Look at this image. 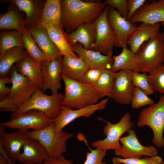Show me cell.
I'll return each mask as SVG.
<instances>
[{
    "label": "cell",
    "mask_w": 164,
    "mask_h": 164,
    "mask_svg": "<svg viewBox=\"0 0 164 164\" xmlns=\"http://www.w3.org/2000/svg\"><path fill=\"white\" fill-rule=\"evenodd\" d=\"M60 2L61 24L67 34L83 23L94 22L107 6L101 1L60 0Z\"/></svg>",
    "instance_id": "6da1fadb"
},
{
    "label": "cell",
    "mask_w": 164,
    "mask_h": 164,
    "mask_svg": "<svg viewBox=\"0 0 164 164\" xmlns=\"http://www.w3.org/2000/svg\"><path fill=\"white\" fill-rule=\"evenodd\" d=\"M65 85L63 106L78 109L98 103L101 99L94 87L71 79L61 74Z\"/></svg>",
    "instance_id": "7a4b0ae2"
},
{
    "label": "cell",
    "mask_w": 164,
    "mask_h": 164,
    "mask_svg": "<svg viewBox=\"0 0 164 164\" xmlns=\"http://www.w3.org/2000/svg\"><path fill=\"white\" fill-rule=\"evenodd\" d=\"M64 97V94L62 93L49 95L44 94L42 90L38 89L28 101L12 113L10 120L32 110L41 111L49 118L54 119L61 111Z\"/></svg>",
    "instance_id": "3957f363"
},
{
    "label": "cell",
    "mask_w": 164,
    "mask_h": 164,
    "mask_svg": "<svg viewBox=\"0 0 164 164\" xmlns=\"http://www.w3.org/2000/svg\"><path fill=\"white\" fill-rule=\"evenodd\" d=\"M137 125L138 127L149 126L153 133L152 144L157 147L164 146V95L160 96L158 102L149 105L140 111Z\"/></svg>",
    "instance_id": "277c9868"
},
{
    "label": "cell",
    "mask_w": 164,
    "mask_h": 164,
    "mask_svg": "<svg viewBox=\"0 0 164 164\" xmlns=\"http://www.w3.org/2000/svg\"><path fill=\"white\" fill-rule=\"evenodd\" d=\"M140 72L150 73L164 63V32L159 31L144 43L136 53Z\"/></svg>",
    "instance_id": "5b68a950"
},
{
    "label": "cell",
    "mask_w": 164,
    "mask_h": 164,
    "mask_svg": "<svg viewBox=\"0 0 164 164\" xmlns=\"http://www.w3.org/2000/svg\"><path fill=\"white\" fill-rule=\"evenodd\" d=\"M29 138L38 141L48 152L49 157L55 158L66 151L67 141L73 136V133L64 131L57 133L53 121L42 129L26 132Z\"/></svg>",
    "instance_id": "8992f818"
},
{
    "label": "cell",
    "mask_w": 164,
    "mask_h": 164,
    "mask_svg": "<svg viewBox=\"0 0 164 164\" xmlns=\"http://www.w3.org/2000/svg\"><path fill=\"white\" fill-rule=\"evenodd\" d=\"M98 119L106 124L103 128V133L106 138L92 142L91 145L95 148L106 150L120 149L122 147L120 142L121 136L126 132L132 129L134 124L131 121L132 117L128 112H125L117 123L113 124L101 117Z\"/></svg>",
    "instance_id": "52a82bcc"
},
{
    "label": "cell",
    "mask_w": 164,
    "mask_h": 164,
    "mask_svg": "<svg viewBox=\"0 0 164 164\" xmlns=\"http://www.w3.org/2000/svg\"><path fill=\"white\" fill-rule=\"evenodd\" d=\"M108 6H106L96 20V37L92 50L103 54H112L116 40V35L108 20Z\"/></svg>",
    "instance_id": "ba28073f"
},
{
    "label": "cell",
    "mask_w": 164,
    "mask_h": 164,
    "mask_svg": "<svg viewBox=\"0 0 164 164\" xmlns=\"http://www.w3.org/2000/svg\"><path fill=\"white\" fill-rule=\"evenodd\" d=\"M127 133V135L121 137L120 139L121 148L114 150V154L117 156L126 159L158 155V150L153 146H144L140 143L134 129H132Z\"/></svg>",
    "instance_id": "9c48e42d"
},
{
    "label": "cell",
    "mask_w": 164,
    "mask_h": 164,
    "mask_svg": "<svg viewBox=\"0 0 164 164\" xmlns=\"http://www.w3.org/2000/svg\"><path fill=\"white\" fill-rule=\"evenodd\" d=\"M53 121V119L48 118L43 112L32 110L14 119L2 122L0 125L4 127L27 132L29 129L34 131L42 129Z\"/></svg>",
    "instance_id": "30bf717a"
},
{
    "label": "cell",
    "mask_w": 164,
    "mask_h": 164,
    "mask_svg": "<svg viewBox=\"0 0 164 164\" xmlns=\"http://www.w3.org/2000/svg\"><path fill=\"white\" fill-rule=\"evenodd\" d=\"M10 73L12 86L8 97L19 108L28 101L38 89L28 78L18 72L15 65L12 67Z\"/></svg>",
    "instance_id": "8fae6325"
},
{
    "label": "cell",
    "mask_w": 164,
    "mask_h": 164,
    "mask_svg": "<svg viewBox=\"0 0 164 164\" xmlns=\"http://www.w3.org/2000/svg\"><path fill=\"white\" fill-rule=\"evenodd\" d=\"M108 100L107 98L96 104L76 110L62 105L60 114L53 119L57 133L61 134L63 128L75 119L81 117H89L95 111L104 109Z\"/></svg>",
    "instance_id": "7c38bea8"
},
{
    "label": "cell",
    "mask_w": 164,
    "mask_h": 164,
    "mask_svg": "<svg viewBox=\"0 0 164 164\" xmlns=\"http://www.w3.org/2000/svg\"><path fill=\"white\" fill-rule=\"evenodd\" d=\"M107 18L116 36L115 47H127L128 39L137 26L136 23L126 19L117 10L109 6Z\"/></svg>",
    "instance_id": "4fadbf2b"
},
{
    "label": "cell",
    "mask_w": 164,
    "mask_h": 164,
    "mask_svg": "<svg viewBox=\"0 0 164 164\" xmlns=\"http://www.w3.org/2000/svg\"><path fill=\"white\" fill-rule=\"evenodd\" d=\"M132 72L129 70H121L115 72L111 97L118 104H131L135 87L132 81Z\"/></svg>",
    "instance_id": "5bb4252c"
},
{
    "label": "cell",
    "mask_w": 164,
    "mask_h": 164,
    "mask_svg": "<svg viewBox=\"0 0 164 164\" xmlns=\"http://www.w3.org/2000/svg\"><path fill=\"white\" fill-rule=\"evenodd\" d=\"M62 58L51 61H44L42 63L40 67L43 79L42 90L43 92L50 90L52 94L58 93L61 87Z\"/></svg>",
    "instance_id": "9a60e30c"
},
{
    "label": "cell",
    "mask_w": 164,
    "mask_h": 164,
    "mask_svg": "<svg viewBox=\"0 0 164 164\" xmlns=\"http://www.w3.org/2000/svg\"><path fill=\"white\" fill-rule=\"evenodd\" d=\"M128 20L133 23L144 22L151 24L164 22V0L151 3L148 2Z\"/></svg>",
    "instance_id": "2e32d148"
},
{
    "label": "cell",
    "mask_w": 164,
    "mask_h": 164,
    "mask_svg": "<svg viewBox=\"0 0 164 164\" xmlns=\"http://www.w3.org/2000/svg\"><path fill=\"white\" fill-rule=\"evenodd\" d=\"M73 47L74 53L87 64L90 69L111 70L113 63L112 54L105 55L99 51L86 49L79 43L75 44Z\"/></svg>",
    "instance_id": "e0dca14e"
},
{
    "label": "cell",
    "mask_w": 164,
    "mask_h": 164,
    "mask_svg": "<svg viewBox=\"0 0 164 164\" xmlns=\"http://www.w3.org/2000/svg\"><path fill=\"white\" fill-rule=\"evenodd\" d=\"M4 127L0 125V142L12 159L15 162L21 153V149L29 138L26 132L20 130L5 133Z\"/></svg>",
    "instance_id": "ac0fdd59"
},
{
    "label": "cell",
    "mask_w": 164,
    "mask_h": 164,
    "mask_svg": "<svg viewBox=\"0 0 164 164\" xmlns=\"http://www.w3.org/2000/svg\"><path fill=\"white\" fill-rule=\"evenodd\" d=\"M27 29L50 61L63 58V56L50 38L45 27L38 24Z\"/></svg>",
    "instance_id": "d6986e66"
},
{
    "label": "cell",
    "mask_w": 164,
    "mask_h": 164,
    "mask_svg": "<svg viewBox=\"0 0 164 164\" xmlns=\"http://www.w3.org/2000/svg\"><path fill=\"white\" fill-rule=\"evenodd\" d=\"M14 4L18 9L24 12V19L26 29L39 24L46 1L41 0H11L8 1Z\"/></svg>",
    "instance_id": "ffe728a7"
},
{
    "label": "cell",
    "mask_w": 164,
    "mask_h": 164,
    "mask_svg": "<svg viewBox=\"0 0 164 164\" xmlns=\"http://www.w3.org/2000/svg\"><path fill=\"white\" fill-rule=\"evenodd\" d=\"M160 23L151 24L141 22L137 26L129 36L127 45L130 46V50L136 53L141 46L155 36L159 31Z\"/></svg>",
    "instance_id": "44dd1931"
},
{
    "label": "cell",
    "mask_w": 164,
    "mask_h": 164,
    "mask_svg": "<svg viewBox=\"0 0 164 164\" xmlns=\"http://www.w3.org/2000/svg\"><path fill=\"white\" fill-rule=\"evenodd\" d=\"M18 161L22 164L43 163L49 157L46 150L38 141L29 138L25 144Z\"/></svg>",
    "instance_id": "7402d4cb"
},
{
    "label": "cell",
    "mask_w": 164,
    "mask_h": 164,
    "mask_svg": "<svg viewBox=\"0 0 164 164\" xmlns=\"http://www.w3.org/2000/svg\"><path fill=\"white\" fill-rule=\"evenodd\" d=\"M96 20L93 22L83 23L74 31L67 34L72 46L77 43H79L85 49L92 50L96 39Z\"/></svg>",
    "instance_id": "603a6c76"
},
{
    "label": "cell",
    "mask_w": 164,
    "mask_h": 164,
    "mask_svg": "<svg viewBox=\"0 0 164 164\" xmlns=\"http://www.w3.org/2000/svg\"><path fill=\"white\" fill-rule=\"evenodd\" d=\"M50 38L63 56L77 58L67 34L61 24H53L45 27Z\"/></svg>",
    "instance_id": "cb8c5ba5"
},
{
    "label": "cell",
    "mask_w": 164,
    "mask_h": 164,
    "mask_svg": "<svg viewBox=\"0 0 164 164\" xmlns=\"http://www.w3.org/2000/svg\"><path fill=\"white\" fill-rule=\"evenodd\" d=\"M15 65L18 73L28 78L38 89L42 90L43 79L40 66L27 55Z\"/></svg>",
    "instance_id": "d4e9b609"
},
{
    "label": "cell",
    "mask_w": 164,
    "mask_h": 164,
    "mask_svg": "<svg viewBox=\"0 0 164 164\" xmlns=\"http://www.w3.org/2000/svg\"><path fill=\"white\" fill-rule=\"evenodd\" d=\"M62 72L68 78L79 81L89 69L87 64L81 58L63 56L62 59Z\"/></svg>",
    "instance_id": "484cf974"
},
{
    "label": "cell",
    "mask_w": 164,
    "mask_h": 164,
    "mask_svg": "<svg viewBox=\"0 0 164 164\" xmlns=\"http://www.w3.org/2000/svg\"><path fill=\"white\" fill-rule=\"evenodd\" d=\"M11 4L7 12L0 15V29L16 30L21 33L26 28L24 19L15 5Z\"/></svg>",
    "instance_id": "4316f807"
},
{
    "label": "cell",
    "mask_w": 164,
    "mask_h": 164,
    "mask_svg": "<svg viewBox=\"0 0 164 164\" xmlns=\"http://www.w3.org/2000/svg\"><path fill=\"white\" fill-rule=\"evenodd\" d=\"M61 19L60 0L46 1L38 24L45 28L52 24H61Z\"/></svg>",
    "instance_id": "83f0119b"
},
{
    "label": "cell",
    "mask_w": 164,
    "mask_h": 164,
    "mask_svg": "<svg viewBox=\"0 0 164 164\" xmlns=\"http://www.w3.org/2000/svg\"><path fill=\"white\" fill-rule=\"evenodd\" d=\"M113 63L111 69L113 71L116 72L121 70H129L140 72L137 55L127 47L123 48L119 54L113 56Z\"/></svg>",
    "instance_id": "f1b7e54d"
},
{
    "label": "cell",
    "mask_w": 164,
    "mask_h": 164,
    "mask_svg": "<svg viewBox=\"0 0 164 164\" xmlns=\"http://www.w3.org/2000/svg\"><path fill=\"white\" fill-rule=\"evenodd\" d=\"M27 55L23 46L15 47L0 53V77L7 76L14 64Z\"/></svg>",
    "instance_id": "f546056e"
},
{
    "label": "cell",
    "mask_w": 164,
    "mask_h": 164,
    "mask_svg": "<svg viewBox=\"0 0 164 164\" xmlns=\"http://www.w3.org/2000/svg\"><path fill=\"white\" fill-rule=\"evenodd\" d=\"M22 34L25 48L27 55L37 64L40 66L44 61H50L34 41L29 31L25 28Z\"/></svg>",
    "instance_id": "4dcf8cb0"
},
{
    "label": "cell",
    "mask_w": 164,
    "mask_h": 164,
    "mask_svg": "<svg viewBox=\"0 0 164 164\" xmlns=\"http://www.w3.org/2000/svg\"><path fill=\"white\" fill-rule=\"evenodd\" d=\"M115 73L111 70H103L99 78L94 87L101 98L105 97H111Z\"/></svg>",
    "instance_id": "1f68e13d"
},
{
    "label": "cell",
    "mask_w": 164,
    "mask_h": 164,
    "mask_svg": "<svg viewBox=\"0 0 164 164\" xmlns=\"http://www.w3.org/2000/svg\"><path fill=\"white\" fill-rule=\"evenodd\" d=\"M23 46L22 34L16 30H1L0 33V53L13 48Z\"/></svg>",
    "instance_id": "d6a6232c"
},
{
    "label": "cell",
    "mask_w": 164,
    "mask_h": 164,
    "mask_svg": "<svg viewBox=\"0 0 164 164\" xmlns=\"http://www.w3.org/2000/svg\"><path fill=\"white\" fill-rule=\"evenodd\" d=\"M151 88L154 91L164 94V66L160 64L148 75Z\"/></svg>",
    "instance_id": "836d02e7"
},
{
    "label": "cell",
    "mask_w": 164,
    "mask_h": 164,
    "mask_svg": "<svg viewBox=\"0 0 164 164\" xmlns=\"http://www.w3.org/2000/svg\"><path fill=\"white\" fill-rule=\"evenodd\" d=\"M163 161L162 158L158 155L139 158L124 159L114 157L112 159L113 164H160Z\"/></svg>",
    "instance_id": "e575fe53"
},
{
    "label": "cell",
    "mask_w": 164,
    "mask_h": 164,
    "mask_svg": "<svg viewBox=\"0 0 164 164\" xmlns=\"http://www.w3.org/2000/svg\"><path fill=\"white\" fill-rule=\"evenodd\" d=\"M147 73L132 72V81L135 87L139 88L146 95H150L153 94L155 91L151 87L149 82Z\"/></svg>",
    "instance_id": "d590c367"
},
{
    "label": "cell",
    "mask_w": 164,
    "mask_h": 164,
    "mask_svg": "<svg viewBox=\"0 0 164 164\" xmlns=\"http://www.w3.org/2000/svg\"><path fill=\"white\" fill-rule=\"evenodd\" d=\"M155 101L150 98L141 89L135 87L131 104L134 109H138L142 107L150 105Z\"/></svg>",
    "instance_id": "8d00e7d4"
},
{
    "label": "cell",
    "mask_w": 164,
    "mask_h": 164,
    "mask_svg": "<svg viewBox=\"0 0 164 164\" xmlns=\"http://www.w3.org/2000/svg\"><path fill=\"white\" fill-rule=\"evenodd\" d=\"M90 149V152L86 153V159L83 164H107L103 162L106 155V150L98 148Z\"/></svg>",
    "instance_id": "74e56055"
},
{
    "label": "cell",
    "mask_w": 164,
    "mask_h": 164,
    "mask_svg": "<svg viewBox=\"0 0 164 164\" xmlns=\"http://www.w3.org/2000/svg\"><path fill=\"white\" fill-rule=\"evenodd\" d=\"M103 70L89 69L84 74L80 82L94 87L97 82Z\"/></svg>",
    "instance_id": "f35d334b"
},
{
    "label": "cell",
    "mask_w": 164,
    "mask_h": 164,
    "mask_svg": "<svg viewBox=\"0 0 164 164\" xmlns=\"http://www.w3.org/2000/svg\"><path fill=\"white\" fill-rule=\"evenodd\" d=\"M107 6L115 9L125 19L128 20V11L126 0H106L104 2Z\"/></svg>",
    "instance_id": "ab89813d"
},
{
    "label": "cell",
    "mask_w": 164,
    "mask_h": 164,
    "mask_svg": "<svg viewBox=\"0 0 164 164\" xmlns=\"http://www.w3.org/2000/svg\"><path fill=\"white\" fill-rule=\"evenodd\" d=\"M11 77L6 76L0 78V101L7 97L10 92L11 87L7 86V84H12Z\"/></svg>",
    "instance_id": "60d3db41"
},
{
    "label": "cell",
    "mask_w": 164,
    "mask_h": 164,
    "mask_svg": "<svg viewBox=\"0 0 164 164\" xmlns=\"http://www.w3.org/2000/svg\"><path fill=\"white\" fill-rule=\"evenodd\" d=\"M147 2L146 0H127L128 11V20H129L136 11Z\"/></svg>",
    "instance_id": "b9f144b4"
},
{
    "label": "cell",
    "mask_w": 164,
    "mask_h": 164,
    "mask_svg": "<svg viewBox=\"0 0 164 164\" xmlns=\"http://www.w3.org/2000/svg\"><path fill=\"white\" fill-rule=\"evenodd\" d=\"M18 108V107L8 97L0 101V110L13 112L17 110Z\"/></svg>",
    "instance_id": "7bdbcfd3"
},
{
    "label": "cell",
    "mask_w": 164,
    "mask_h": 164,
    "mask_svg": "<svg viewBox=\"0 0 164 164\" xmlns=\"http://www.w3.org/2000/svg\"><path fill=\"white\" fill-rule=\"evenodd\" d=\"M43 164H77L70 160L66 159L63 155L55 158L48 157Z\"/></svg>",
    "instance_id": "ee69618b"
},
{
    "label": "cell",
    "mask_w": 164,
    "mask_h": 164,
    "mask_svg": "<svg viewBox=\"0 0 164 164\" xmlns=\"http://www.w3.org/2000/svg\"><path fill=\"white\" fill-rule=\"evenodd\" d=\"M0 154L2 155L5 158L8 164H15V162L12 159L1 142H0Z\"/></svg>",
    "instance_id": "f6af8a7d"
},
{
    "label": "cell",
    "mask_w": 164,
    "mask_h": 164,
    "mask_svg": "<svg viewBox=\"0 0 164 164\" xmlns=\"http://www.w3.org/2000/svg\"><path fill=\"white\" fill-rule=\"evenodd\" d=\"M0 164H8L5 158L1 154H0Z\"/></svg>",
    "instance_id": "bcb514c9"
},
{
    "label": "cell",
    "mask_w": 164,
    "mask_h": 164,
    "mask_svg": "<svg viewBox=\"0 0 164 164\" xmlns=\"http://www.w3.org/2000/svg\"><path fill=\"white\" fill-rule=\"evenodd\" d=\"M162 26L164 27V22H161Z\"/></svg>",
    "instance_id": "7dc6e473"
},
{
    "label": "cell",
    "mask_w": 164,
    "mask_h": 164,
    "mask_svg": "<svg viewBox=\"0 0 164 164\" xmlns=\"http://www.w3.org/2000/svg\"><path fill=\"white\" fill-rule=\"evenodd\" d=\"M160 164H164V161H163Z\"/></svg>",
    "instance_id": "c3c4849f"
},
{
    "label": "cell",
    "mask_w": 164,
    "mask_h": 164,
    "mask_svg": "<svg viewBox=\"0 0 164 164\" xmlns=\"http://www.w3.org/2000/svg\"><path fill=\"white\" fill-rule=\"evenodd\" d=\"M38 164H43V163H41Z\"/></svg>",
    "instance_id": "681fc988"
},
{
    "label": "cell",
    "mask_w": 164,
    "mask_h": 164,
    "mask_svg": "<svg viewBox=\"0 0 164 164\" xmlns=\"http://www.w3.org/2000/svg\"><path fill=\"white\" fill-rule=\"evenodd\" d=\"M163 65L164 66V64H163Z\"/></svg>",
    "instance_id": "f907efd6"
}]
</instances>
